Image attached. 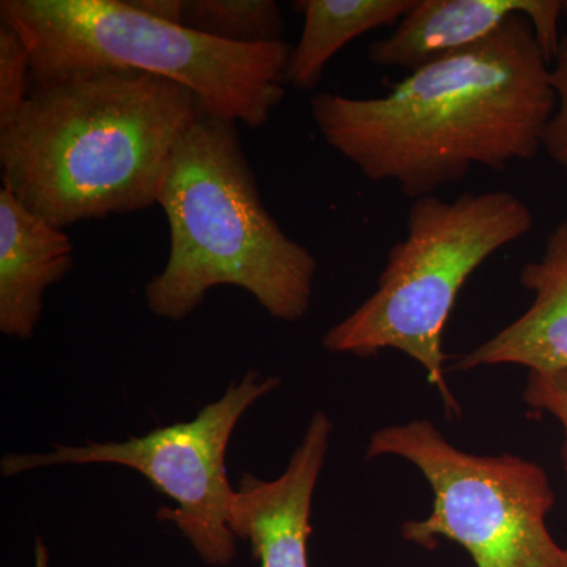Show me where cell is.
<instances>
[{"mask_svg":"<svg viewBox=\"0 0 567 567\" xmlns=\"http://www.w3.org/2000/svg\"><path fill=\"white\" fill-rule=\"evenodd\" d=\"M205 114L177 82L134 70L31 87L0 130V169L29 210L59 229L156 204L171 155Z\"/></svg>","mask_w":567,"mask_h":567,"instance_id":"2","label":"cell"},{"mask_svg":"<svg viewBox=\"0 0 567 567\" xmlns=\"http://www.w3.org/2000/svg\"><path fill=\"white\" fill-rule=\"evenodd\" d=\"M532 306L488 341L454 358L453 371L518 364L529 372L567 371V219L547 235L543 257L522 267Z\"/></svg>","mask_w":567,"mask_h":567,"instance_id":"10","label":"cell"},{"mask_svg":"<svg viewBox=\"0 0 567 567\" xmlns=\"http://www.w3.org/2000/svg\"><path fill=\"white\" fill-rule=\"evenodd\" d=\"M380 456L415 465L434 494L427 517L402 525L409 543L434 550L451 540L476 567H567V547L547 527L557 495L543 466L513 454L466 453L429 420L374 432L365 458Z\"/></svg>","mask_w":567,"mask_h":567,"instance_id":"6","label":"cell"},{"mask_svg":"<svg viewBox=\"0 0 567 567\" xmlns=\"http://www.w3.org/2000/svg\"><path fill=\"white\" fill-rule=\"evenodd\" d=\"M535 216L511 192L425 196L406 213L405 237L393 245L375 292L323 336L324 350L375 357L391 349L424 369L446 416L462 415L445 380L443 333L461 290L488 257L532 233Z\"/></svg>","mask_w":567,"mask_h":567,"instance_id":"5","label":"cell"},{"mask_svg":"<svg viewBox=\"0 0 567 567\" xmlns=\"http://www.w3.org/2000/svg\"><path fill=\"white\" fill-rule=\"evenodd\" d=\"M331 432L330 417L319 410L281 476L264 481L245 473L238 481L227 525L235 537L249 540L260 567H311L312 496Z\"/></svg>","mask_w":567,"mask_h":567,"instance_id":"8","label":"cell"},{"mask_svg":"<svg viewBox=\"0 0 567 567\" xmlns=\"http://www.w3.org/2000/svg\"><path fill=\"white\" fill-rule=\"evenodd\" d=\"M567 22V0H565ZM550 85L555 110L543 134V151L567 175V32L561 35L557 54L550 62Z\"/></svg>","mask_w":567,"mask_h":567,"instance_id":"15","label":"cell"},{"mask_svg":"<svg viewBox=\"0 0 567 567\" xmlns=\"http://www.w3.org/2000/svg\"><path fill=\"white\" fill-rule=\"evenodd\" d=\"M74 248L63 229L29 210L0 186V331L14 339L35 333L44 293L74 267Z\"/></svg>","mask_w":567,"mask_h":567,"instance_id":"11","label":"cell"},{"mask_svg":"<svg viewBox=\"0 0 567 567\" xmlns=\"http://www.w3.org/2000/svg\"><path fill=\"white\" fill-rule=\"evenodd\" d=\"M524 402L539 413L557 417L565 432L561 446L563 468L567 476V371L529 372Z\"/></svg>","mask_w":567,"mask_h":567,"instance_id":"16","label":"cell"},{"mask_svg":"<svg viewBox=\"0 0 567 567\" xmlns=\"http://www.w3.org/2000/svg\"><path fill=\"white\" fill-rule=\"evenodd\" d=\"M156 204L169 256L145 286L152 315L185 319L219 286L240 287L284 322L308 315L316 257L265 207L237 123L200 115L171 155Z\"/></svg>","mask_w":567,"mask_h":567,"instance_id":"3","label":"cell"},{"mask_svg":"<svg viewBox=\"0 0 567 567\" xmlns=\"http://www.w3.org/2000/svg\"><path fill=\"white\" fill-rule=\"evenodd\" d=\"M31 91V52L20 32L0 21V130L20 114Z\"/></svg>","mask_w":567,"mask_h":567,"instance_id":"14","label":"cell"},{"mask_svg":"<svg viewBox=\"0 0 567 567\" xmlns=\"http://www.w3.org/2000/svg\"><path fill=\"white\" fill-rule=\"evenodd\" d=\"M279 385L278 377L249 371L192 421L163 425L123 442L52 445L48 453L7 454L0 472L11 477L52 465L128 466L177 503L174 509L162 507L156 517L181 529L205 565L227 566L237 554V537L227 525L235 492L227 477V446L246 410Z\"/></svg>","mask_w":567,"mask_h":567,"instance_id":"7","label":"cell"},{"mask_svg":"<svg viewBox=\"0 0 567 567\" xmlns=\"http://www.w3.org/2000/svg\"><path fill=\"white\" fill-rule=\"evenodd\" d=\"M554 110L550 61L525 17L410 71L383 95L311 100L333 151L368 181L395 183L413 200L464 181L473 167L505 171L535 158Z\"/></svg>","mask_w":567,"mask_h":567,"instance_id":"1","label":"cell"},{"mask_svg":"<svg viewBox=\"0 0 567 567\" xmlns=\"http://www.w3.org/2000/svg\"><path fill=\"white\" fill-rule=\"evenodd\" d=\"M177 24L224 43L284 41L286 22L275 0H178Z\"/></svg>","mask_w":567,"mask_h":567,"instance_id":"13","label":"cell"},{"mask_svg":"<svg viewBox=\"0 0 567 567\" xmlns=\"http://www.w3.org/2000/svg\"><path fill=\"white\" fill-rule=\"evenodd\" d=\"M416 0H298L303 32L287 63V85L312 91L331 59L350 41L380 28L398 25Z\"/></svg>","mask_w":567,"mask_h":567,"instance_id":"12","label":"cell"},{"mask_svg":"<svg viewBox=\"0 0 567 567\" xmlns=\"http://www.w3.org/2000/svg\"><path fill=\"white\" fill-rule=\"evenodd\" d=\"M514 17L532 21L548 61H554L565 17L561 0H416L390 35L369 47L368 59L383 69L413 71L487 40Z\"/></svg>","mask_w":567,"mask_h":567,"instance_id":"9","label":"cell"},{"mask_svg":"<svg viewBox=\"0 0 567 567\" xmlns=\"http://www.w3.org/2000/svg\"><path fill=\"white\" fill-rule=\"evenodd\" d=\"M31 52V87L71 74L134 70L177 82L205 114L259 128L286 96L292 44L224 43L158 20L128 0H2Z\"/></svg>","mask_w":567,"mask_h":567,"instance_id":"4","label":"cell"},{"mask_svg":"<svg viewBox=\"0 0 567 567\" xmlns=\"http://www.w3.org/2000/svg\"><path fill=\"white\" fill-rule=\"evenodd\" d=\"M39 567H47V550L39 544Z\"/></svg>","mask_w":567,"mask_h":567,"instance_id":"17","label":"cell"}]
</instances>
